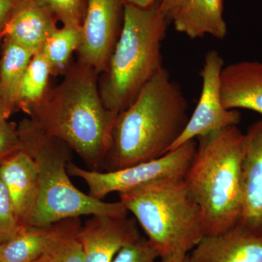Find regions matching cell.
I'll return each mask as SVG.
<instances>
[{
  "label": "cell",
  "instance_id": "1",
  "mask_svg": "<svg viewBox=\"0 0 262 262\" xmlns=\"http://www.w3.org/2000/svg\"><path fill=\"white\" fill-rule=\"evenodd\" d=\"M98 74L80 62L70 66L63 79L48 90L29 118L50 135L64 141L89 165H104L117 115L105 107Z\"/></svg>",
  "mask_w": 262,
  "mask_h": 262
},
{
  "label": "cell",
  "instance_id": "2",
  "mask_svg": "<svg viewBox=\"0 0 262 262\" xmlns=\"http://www.w3.org/2000/svg\"><path fill=\"white\" fill-rule=\"evenodd\" d=\"M189 119L187 98L163 67L117 115L106 171L161 158L171 150Z\"/></svg>",
  "mask_w": 262,
  "mask_h": 262
},
{
  "label": "cell",
  "instance_id": "3",
  "mask_svg": "<svg viewBox=\"0 0 262 262\" xmlns=\"http://www.w3.org/2000/svg\"><path fill=\"white\" fill-rule=\"evenodd\" d=\"M184 182L201 209L205 235L228 230L242 207L244 134L237 125L198 137Z\"/></svg>",
  "mask_w": 262,
  "mask_h": 262
},
{
  "label": "cell",
  "instance_id": "4",
  "mask_svg": "<svg viewBox=\"0 0 262 262\" xmlns=\"http://www.w3.org/2000/svg\"><path fill=\"white\" fill-rule=\"evenodd\" d=\"M168 20L159 2L149 8L123 5L120 36L99 83L105 107L117 116L163 68Z\"/></svg>",
  "mask_w": 262,
  "mask_h": 262
},
{
  "label": "cell",
  "instance_id": "5",
  "mask_svg": "<svg viewBox=\"0 0 262 262\" xmlns=\"http://www.w3.org/2000/svg\"><path fill=\"white\" fill-rule=\"evenodd\" d=\"M17 127L20 149L32 157L39 173V195L29 226H46L81 215H127L121 202L95 199L72 184L67 171L72 149L64 141L48 134L29 117Z\"/></svg>",
  "mask_w": 262,
  "mask_h": 262
},
{
  "label": "cell",
  "instance_id": "6",
  "mask_svg": "<svg viewBox=\"0 0 262 262\" xmlns=\"http://www.w3.org/2000/svg\"><path fill=\"white\" fill-rule=\"evenodd\" d=\"M120 198L160 261L186 257L205 235L201 209L184 179L150 183Z\"/></svg>",
  "mask_w": 262,
  "mask_h": 262
},
{
  "label": "cell",
  "instance_id": "7",
  "mask_svg": "<svg viewBox=\"0 0 262 262\" xmlns=\"http://www.w3.org/2000/svg\"><path fill=\"white\" fill-rule=\"evenodd\" d=\"M196 142L188 141L158 159L108 171L85 170L70 161L69 175L82 179L89 188V195L102 201L113 192L125 194L150 184L168 180H183L190 166Z\"/></svg>",
  "mask_w": 262,
  "mask_h": 262
},
{
  "label": "cell",
  "instance_id": "8",
  "mask_svg": "<svg viewBox=\"0 0 262 262\" xmlns=\"http://www.w3.org/2000/svg\"><path fill=\"white\" fill-rule=\"evenodd\" d=\"M224 66L223 58L219 52L210 51L206 53L201 72L202 90L199 101L171 150L188 141L225 127L237 125L241 122L238 110H227L222 103L220 76Z\"/></svg>",
  "mask_w": 262,
  "mask_h": 262
},
{
  "label": "cell",
  "instance_id": "9",
  "mask_svg": "<svg viewBox=\"0 0 262 262\" xmlns=\"http://www.w3.org/2000/svg\"><path fill=\"white\" fill-rule=\"evenodd\" d=\"M121 0H88L82 23V39L77 50L78 61L101 75L120 36Z\"/></svg>",
  "mask_w": 262,
  "mask_h": 262
},
{
  "label": "cell",
  "instance_id": "10",
  "mask_svg": "<svg viewBox=\"0 0 262 262\" xmlns=\"http://www.w3.org/2000/svg\"><path fill=\"white\" fill-rule=\"evenodd\" d=\"M127 215H94L81 226L77 238L84 262H113L122 248L141 237L135 222Z\"/></svg>",
  "mask_w": 262,
  "mask_h": 262
},
{
  "label": "cell",
  "instance_id": "11",
  "mask_svg": "<svg viewBox=\"0 0 262 262\" xmlns=\"http://www.w3.org/2000/svg\"><path fill=\"white\" fill-rule=\"evenodd\" d=\"M242 207L237 223L262 237V118L244 134Z\"/></svg>",
  "mask_w": 262,
  "mask_h": 262
},
{
  "label": "cell",
  "instance_id": "12",
  "mask_svg": "<svg viewBox=\"0 0 262 262\" xmlns=\"http://www.w3.org/2000/svg\"><path fill=\"white\" fill-rule=\"evenodd\" d=\"M191 262H262V237L242 225L204 235L189 254Z\"/></svg>",
  "mask_w": 262,
  "mask_h": 262
},
{
  "label": "cell",
  "instance_id": "13",
  "mask_svg": "<svg viewBox=\"0 0 262 262\" xmlns=\"http://www.w3.org/2000/svg\"><path fill=\"white\" fill-rule=\"evenodd\" d=\"M0 177L9 192L19 222L28 227L39 195L37 164L20 149L0 163Z\"/></svg>",
  "mask_w": 262,
  "mask_h": 262
},
{
  "label": "cell",
  "instance_id": "14",
  "mask_svg": "<svg viewBox=\"0 0 262 262\" xmlns=\"http://www.w3.org/2000/svg\"><path fill=\"white\" fill-rule=\"evenodd\" d=\"M223 11V0H174L165 15L190 39L211 35L222 39L227 34Z\"/></svg>",
  "mask_w": 262,
  "mask_h": 262
},
{
  "label": "cell",
  "instance_id": "15",
  "mask_svg": "<svg viewBox=\"0 0 262 262\" xmlns=\"http://www.w3.org/2000/svg\"><path fill=\"white\" fill-rule=\"evenodd\" d=\"M221 96L227 110H248L262 115V61H241L224 66Z\"/></svg>",
  "mask_w": 262,
  "mask_h": 262
},
{
  "label": "cell",
  "instance_id": "16",
  "mask_svg": "<svg viewBox=\"0 0 262 262\" xmlns=\"http://www.w3.org/2000/svg\"><path fill=\"white\" fill-rule=\"evenodd\" d=\"M57 18L37 0H19L3 32V39L39 53L48 38L58 29Z\"/></svg>",
  "mask_w": 262,
  "mask_h": 262
},
{
  "label": "cell",
  "instance_id": "17",
  "mask_svg": "<svg viewBox=\"0 0 262 262\" xmlns=\"http://www.w3.org/2000/svg\"><path fill=\"white\" fill-rule=\"evenodd\" d=\"M81 225L80 217H77L46 226L25 227L14 237L0 244V262H32L55 239Z\"/></svg>",
  "mask_w": 262,
  "mask_h": 262
},
{
  "label": "cell",
  "instance_id": "18",
  "mask_svg": "<svg viewBox=\"0 0 262 262\" xmlns=\"http://www.w3.org/2000/svg\"><path fill=\"white\" fill-rule=\"evenodd\" d=\"M33 55L26 48L4 39L0 61V99L12 113L17 110L19 84Z\"/></svg>",
  "mask_w": 262,
  "mask_h": 262
},
{
  "label": "cell",
  "instance_id": "19",
  "mask_svg": "<svg viewBox=\"0 0 262 262\" xmlns=\"http://www.w3.org/2000/svg\"><path fill=\"white\" fill-rule=\"evenodd\" d=\"M51 68L41 52L33 55L19 84L16 107L29 115L47 94Z\"/></svg>",
  "mask_w": 262,
  "mask_h": 262
},
{
  "label": "cell",
  "instance_id": "20",
  "mask_svg": "<svg viewBox=\"0 0 262 262\" xmlns=\"http://www.w3.org/2000/svg\"><path fill=\"white\" fill-rule=\"evenodd\" d=\"M82 39V26L58 28L43 45L41 53L49 63L51 75H64L70 67L74 52L77 51Z\"/></svg>",
  "mask_w": 262,
  "mask_h": 262
},
{
  "label": "cell",
  "instance_id": "21",
  "mask_svg": "<svg viewBox=\"0 0 262 262\" xmlns=\"http://www.w3.org/2000/svg\"><path fill=\"white\" fill-rule=\"evenodd\" d=\"M81 226L57 237L39 257L32 262H84L82 245L77 238Z\"/></svg>",
  "mask_w": 262,
  "mask_h": 262
},
{
  "label": "cell",
  "instance_id": "22",
  "mask_svg": "<svg viewBox=\"0 0 262 262\" xmlns=\"http://www.w3.org/2000/svg\"><path fill=\"white\" fill-rule=\"evenodd\" d=\"M24 228L15 214L9 192L0 177V244L14 237Z\"/></svg>",
  "mask_w": 262,
  "mask_h": 262
},
{
  "label": "cell",
  "instance_id": "23",
  "mask_svg": "<svg viewBox=\"0 0 262 262\" xmlns=\"http://www.w3.org/2000/svg\"><path fill=\"white\" fill-rule=\"evenodd\" d=\"M63 26L80 27L84 18V0H37Z\"/></svg>",
  "mask_w": 262,
  "mask_h": 262
},
{
  "label": "cell",
  "instance_id": "24",
  "mask_svg": "<svg viewBox=\"0 0 262 262\" xmlns=\"http://www.w3.org/2000/svg\"><path fill=\"white\" fill-rule=\"evenodd\" d=\"M159 254L147 238L139 237L122 248L113 262H156Z\"/></svg>",
  "mask_w": 262,
  "mask_h": 262
},
{
  "label": "cell",
  "instance_id": "25",
  "mask_svg": "<svg viewBox=\"0 0 262 262\" xmlns=\"http://www.w3.org/2000/svg\"><path fill=\"white\" fill-rule=\"evenodd\" d=\"M20 149L16 124L7 121L0 125V163Z\"/></svg>",
  "mask_w": 262,
  "mask_h": 262
},
{
  "label": "cell",
  "instance_id": "26",
  "mask_svg": "<svg viewBox=\"0 0 262 262\" xmlns=\"http://www.w3.org/2000/svg\"><path fill=\"white\" fill-rule=\"evenodd\" d=\"M19 0H0V34L4 30Z\"/></svg>",
  "mask_w": 262,
  "mask_h": 262
},
{
  "label": "cell",
  "instance_id": "27",
  "mask_svg": "<svg viewBox=\"0 0 262 262\" xmlns=\"http://www.w3.org/2000/svg\"><path fill=\"white\" fill-rule=\"evenodd\" d=\"M122 4L130 5L140 8H149L160 0H121Z\"/></svg>",
  "mask_w": 262,
  "mask_h": 262
},
{
  "label": "cell",
  "instance_id": "28",
  "mask_svg": "<svg viewBox=\"0 0 262 262\" xmlns=\"http://www.w3.org/2000/svg\"><path fill=\"white\" fill-rule=\"evenodd\" d=\"M12 112L7 107L6 105L0 99V125L8 121V119L12 115Z\"/></svg>",
  "mask_w": 262,
  "mask_h": 262
},
{
  "label": "cell",
  "instance_id": "29",
  "mask_svg": "<svg viewBox=\"0 0 262 262\" xmlns=\"http://www.w3.org/2000/svg\"><path fill=\"white\" fill-rule=\"evenodd\" d=\"M173 1L174 0H160L159 4L160 8L163 10L164 13L168 10V8L170 6V5L173 3Z\"/></svg>",
  "mask_w": 262,
  "mask_h": 262
},
{
  "label": "cell",
  "instance_id": "30",
  "mask_svg": "<svg viewBox=\"0 0 262 262\" xmlns=\"http://www.w3.org/2000/svg\"><path fill=\"white\" fill-rule=\"evenodd\" d=\"M160 262H191L189 260V255L186 257L178 258V259L169 260V261H160Z\"/></svg>",
  "mask_w": 262,
  "mask_h": 262
},
{
  "label": "cell",
  "instance_id": "31",
  "mask_svg": "<svg viewBox=\"0 0 262 262\" xmlns=\"http://www.w3.org/2000/svg\"><path fill=\"white\" fill-rule=\"evenodd\" d=\"M2 39H3V34H0V41H1Z\"/></svg>",
  "mask_w": 262,
  "mask_h": 262
}]
</instances>
